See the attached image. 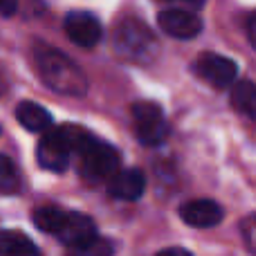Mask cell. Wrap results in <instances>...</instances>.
Instances as JSON below:
<instances>
[{"mask_svg":"<svg viewBox=\"0 0 256 256\" xmlns=\"http://www.w3.org/2000/svg\"><path fill=\"white\" fill-rule=\"evenodd\" d=\"M196 72H198L209 86H214V88H218V90H225L236 84L238 66H236L232 58L220 56V54H204V56H200L198 63H196Z\"/></svg>","mask_w":256,"mask_h":256,"instance_id":"6","label":"cell"},{"mask_svg":"<svg viewBox=\"0 0 256 256\" xmlns=\"http://www.w3.org/2000/svg\"><path fill=\"white\" fill-rule=\"evenodd\" d=\"M54 236H56L63 245H68V248H76V245H84L97 236V225H94L86 214L66 212Z\"/></svg>","mask_w":256,"mask_h":256,"instance_id":"9","label":"cell"},{"mask_svg":"<svg viewBox=\"0 0 256 256\" xmlns=\"http://www.w3.org/2000/svg\"><path fill=\"white\" fill-rule=\"evenodd\" d=\"M16 120L32 132H48L52 126V115L34 102H22L16 108Z\"/></svg>","mask_w":256,"mask_h":256,"instance_id":"13","label":"cell"},{"mask_svg":"<svg viewBox=\"0 0 256 256\" xmlns=\"http://www.w3.org/2000/svg\"><path fill=\"white\" fill-rule=\"evenodd\" d=\"M146 191V176L140 168H124V171H117L115 176L108 180V194L115 200H140Z\"/></svg>","mask_w":256,"mask_h":256,"instance_id":"11","label":"cell"},{"mask_svg":"<svg viewBox=\"0 0 256 256\" xmlns=\"http://www.w3.org/2000/svg\"><path fill=\"white\" fill-rule=\"evenodd\" d=\"M248 36H250V43L256 45V14H250L248 18Z\"/></svg>","mask_w":256,"mask_h":256,"instance_id":"19","label":"cell"},{"mask_svg":"<svg viewBox=\"0 0 256 256\" xmlns=\"http://www.w3.org/2000/svg\"><path fill=\"white\" fill-rule=\"evenodd\" d=\"M222 216H225V209L214 200H191L180 207V218L196 230H209V227L220 225Z\"/></svg>","mask_w":256,"mask_h":256,"instance_id":"10","label":"cell"},{"mask_svg":"<svg viewBox=\"0 0 256 256\" xmlns=\"http://www.w3.org/2000/svg\"><path fill=\"white\" fill-rule=\"evenodd\" d=\"M158 256H194V254L182 250V248H171V250H162Z\"/></svg>","mask_w":256,"mask_h":256,"instance_id":"21","label":"cell"},{"mask_svg":"<svg viewBox=\"0 0 256 256\" xmlns=\"http://www.w3.org/2000/svg\"><path fill=\"white\" fill-rule=\"evenodd\" d=\"M252 225H254V218H252V216L245 218V222H243V232H245V240H248L250 250H252Z\"/></svg>","mask_w":256,"mask_h":256,"instance_id":"20","label":"cell"},{"mask_svg":"<svg viewBox=\"0 0 256 256\" xmlns=\"http://www.w3.org/2000/svg\"><path fill=\"white\" fill-rule=\"evenodd\" d=\"M117 245L110 238H102V236H94L92 240L84 245H76V248H68V256H115Z\"/></svg>","mask_w":256,"mask_h":256,"instance_id":"15","label":"cell"},{"mask_svg":"<svg viewBox=\"0 0 256 256\" xmlns=\"http://www.w3.org/2000/svg\"><path fill=\"white\" fill-rule=\"evenodd\" d=\"M0 256H43L36 243L22 232H0Z\"/></svg>","mask_w":256,"mask_h":256,"instance_id":"12","label":"cell"},{"mask_svg":"<svg viewBox=\"0 0 256 256\" xmlns=\"http://www.w3.org/2000/svg\"><path fill=\"white\" fill-rule=\"evenodd\" d=\"M158 22L168 36L178 40H191L202 32V20L196 14H191L189 9H166L158 16Z\"/></svg>","mask_w":256,"mask_h":256,"instance_id":"8","label":"cell"},{"mask_svg":"<svg viewBox=\"0 0 256 256\" xmlns=\"http://www.w3.org/2000/svg\"><path fill=\"white\" fill-rule=\"evenodd\" d=\"M34 63L43 84L54 92L68 97H84L88 90V79L81 68L61 50L48 43H34Z\"/></svg>","mask_w":256,"mask_h":256,"instance_id":"1","label":"cell"},{"mask_svg":"<svg viewBox=\"0 0 256 256\" xmlns=\"http://www.w3.org/2000/svg\"><path fill=\"white\" fill-rule=\"evenodd\" d=\"M63 27H66L68 38L74 45L86 48V50L94 48L102 40V34H104L99 18L90 12H70L66 16Z\"/></svg>","mask_w":256,"mask_h":256,"instance_id":"7","label":"cell"},{"mask_svg":"<svg viewBox=\"0 0 256 256\" xmlns=\"http://www.w3.org/2000/svg\"><path fill=\"white\" fill-rule=\"evenodd\" d=\"M232 106L248 117L256 115V90L252 81H236L232 86Z\"/></svg>","mask_w":256,"mask_h":256,"instance_id":"14","label":"cell"},{"mask_svg":"<svg viewBox=\"0 0 256 256\" xmlns=\"http://www.w3.org/2000/svg\"><path fill=\"white\" fill-rule=\"evenodd\" d=\"M20 189V173L9 158L0 155V194L12 196Z\"/></svg>","mask_w":256,"mask_h":256,"instance_id":"16","label":"cell"},{"mask_svg":"<svg viewBox=\"0 0 256 256\" xmlns=\"http://www.w3.org/2000/svg\"><path fill=\"white\" fill-rule=\"evenodd\" d=\"M79 173L88 182H106L120 171L122 155L112 144L97 137H90V142L79 150Z\"/></svg>","mask_w":256,"mask_h":256,"instance_id":"3","label":"cell"},{"mask_svg":"<svg viewBox=\"0 0 256 256\" xmlns=\"http://www.w3.org/2000/svg\"><path fill=\"white\" fill-rule=\"evenodd\" d=\"M90 137L92 132L79 124H63L54 130H48L36 148L38 166L52 173H63L70 166L72 155H79V150L88 144Z\"/></svg>","mask_w":256,"mask_h":256,"instance_id":"2","label":"cell"},{"mask_svg":"<svg viewBox=\"0 0 256 256\" xmlns=\"http://www.w3.org/2000/svg\"><path fill=\"white\" fill-rule=\"evenodd\" d=\"M115 48L122 56L135 63H148L158 52V40L153 32L137 18H126L115 32Z\"/></svg>","mask_w":256,"mask_h":256,"instance_id":"4","label":"cell"},{"mask_svg":"<svg viewBox=\"0 0 256 256\" xmlns=\"http://www.w3.org/2000/svg\"><path fill=\"white\" fill-rule=\"evenodd\" d=\"M63 214H66V209H58V207H40L34 212V225L38 227L40 232H45V234H56L58 225H61L63 220Z\"/></svg>","mask_w":256,"mask_h":256,"instance_id":"17","label":"cell"},{"mask_svg":"<svg viewBox=\"0 0 256 256\" xmlns=\"http://www.w3.org/2000/svg\"><path fill=\"white\" fill-rule=\"evenodd\" d=\"M132 122H135L137 140L144 146H160L168 137L166 117L158 104L137 102L132 106Z\"/></svg>","mask_w":256,"mask_h":256,"instance_id":"5","label":"cell"},{"mask_svg":"<svg viewBox=\"0 0 256 256\" xmlns=\"http://www.w3.org/2000/svg\"><path fill=\"white\" fill-rule=\"evenodd\" d=\"M18 4L14 2V0H0V14L2 16H12V14H16Z\"/></svg>","mask_w":256,"mask_h":256,"instance_id":"18","label":"cell"}]
</instances>
